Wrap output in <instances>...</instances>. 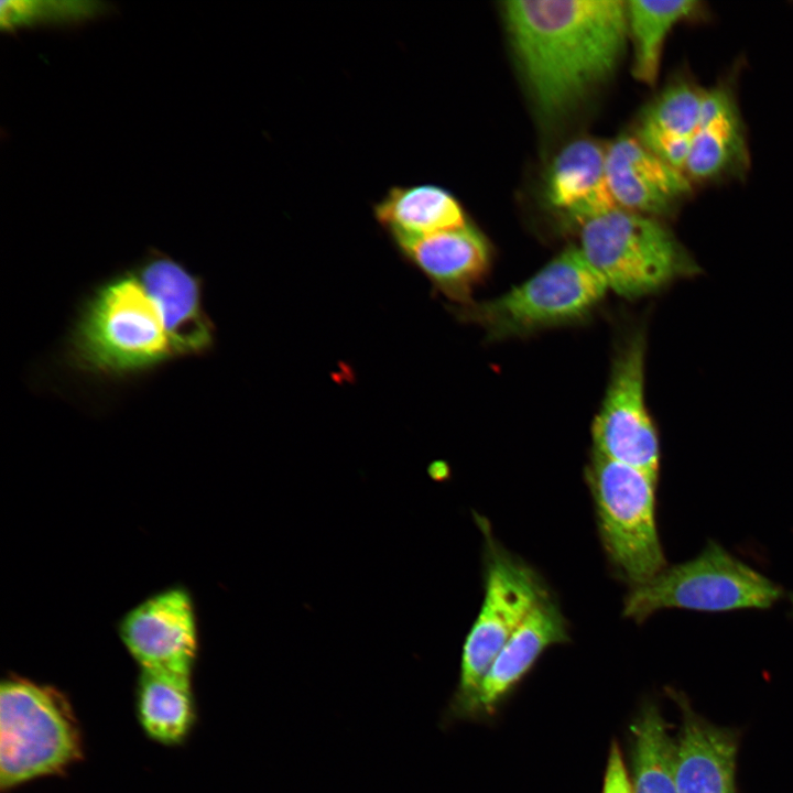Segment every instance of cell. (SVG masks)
<instances>
[{
	"label": "cell",
	"mask_w": 793,
	"mask_h": 793,
	"mask_svg": "<svg viewBox=\"0 0 793 793\" xmlns=\"http://www.w3.org/2000/svg\"><path fill=\"white\" fill-rule=\"evenodd\" d=\"M214 343L202 279L156 251L89 293L69 332L66 356L83 372L122 379L202 355Z\"/></svg>",
	"instance_id": "obj_1"
},
{
	"label": "cell",
	"mask_w": 793,
	"mask_h": 793,
	"mask_svg": "<svg viewBox=\"0 0 793 793\" xmlns=\"http://www.w3.org/2000/svg\"><path fill=\"white\" fill-rule=\"evenodd\" d=\"M502 12L531 99L546 119L569 113L605 83L628 40L621 0L507 1Z\"/></svg>",
	"instance_id": "obj_2"
},
{
	"label": "cell",
	"mask_w": 793,
	"mask_h": 793,
	"mask_svg": "<svg viewBox=\"0 0 793 793\" xmlns=\"http://www.w3.org/2000/svg\"><path fill=\"white\" fill-rule=\"evenodd\" d=\"M608 289L572 246L528 280L498 297L456 307V316L481 327L490 340L530 335L588 317Z\"/></svg>",
	"instance_id": "obj_3"
},
{
	"label": "cell",
	"mask_w": 793,
	"mask_h": 793,
	"mask_svg": "<svg viewBox=\"0 0 793 793\" xmlns=\"http://www.w3.org/2000/svg\"><path fill=\"white\" fill-rule=\"evenodd\" d=\"M72 706L56 688L11 676L0 686V785L58 774L82 758Z\"/></svg>",
	"instance_id": "obj_4"
},
{
	"label": "cell",
	"mask_w": 793,
	"mask_h": 793,
	"mask_svg": "<svg viewBox=\"0 0 793 793\" xmlns=\"http://www.w3.org/2000/svg\"><path fill=\"white\" fill-rule=\"evenodd\" d=\"M578 249L608 291L626 298L652 294L697 270L659 218L619 207L580 225Z\"/></svg>",
	"instance_id": "obj_5"
},
{
	"label": "cell",
	"mask_w": 793,
	"mask_h": 793,
	"mask_svg": "<svg viewBox=\"0 0 793 793\" xmlns=\"http://www.w3.org/2000/svg\"><path fill=\"white\" fill-rule=\"evenodd\" d=\"M606 555L632 587L666 568L655 524L656 480L591 450L585 468Z\"/></svg>",
	"instance_id": "obj_6"
},
{
	"label": "cell",
	"mask_w": 793,
	"mask_h": 793,
	"mask_svg": "<svg viewBox=\"0 0 793 793\" xmlns=\"http://www.w3.org/2000/svg\"><path fill=\"white\" fill-rule=\"evenodd\" d=\"M781 595L776 584L709 541L693 560L666 567L649 582L632 587L624 599L623 616L640 623L665 608L765 609Z\"/></svg>",
	"instance_id": "obj_7"
},
{
	"label": "cell",
	"mask_w": 793,
	"mask_h": 793,
	"mask_svg": "<svg viewBox=\"0 0 793 793\" xmlns=\"http://www.w3.org/2000/svg\"><path fill=\"white\" fill-rule=\"evenodd\" d=\"M484 528L480 518L477 517ZM486 529L484 601L463 647L456 707L474 711L497 655L530 611L548 595L539 574L498 545Z\"/></svg>",
	"instance_id": "obj_8"
},
{
	"label": "cell",
	"mask_w": 793,
	"mask_h": 793,
	"mask_svg": "<svg viewBox=\"0 0 793 793\" xmlns=\"http://www.w3.org/2000/svg\"><path fill=\"white\" fill-rule=\"evenodd\" d=\"M645 336L629 335L615 354L607 389L591 424L593 452L658 481L659 436L644 397Z\"/></svg>",
	"instance_id": "obj_9"
},
{
	"label": "cell",
	"mask_w": 793,
	"mask_h": 793,
	"mask_svg": "<svg viewBox=\"0 0 793 793\" xmlns=\"http://www.w3.org/2000/svg\"><path fill=\"white\" fill-rule=\"evenodd\" d=\"M119 634L141 670L192 675L197 628L186 590L171 588L145 599L123 617Z\"/></svg>",
	"instance_id": "obj_10"
},
{
	"label": "cell",
	"mask_w": 793,
	"mask_h": 793,
	"mask_svg": "<svg viewBox=\"0 0 793 793\" xmlns=\"http://www.w3.org/2000/svg\"><path fill=\"white\" fill-rule=\"evenodd\" d=\"M390 237L405 260L458 306L472 301V289L484 280L490 267V247L484 235L469 222L433 233H392Z\"/></svg>",
	"instance_id": "obj_11"
},
{
	"label": "cell",
	"mask_w": 793,
	"mask_h": 793,
	"mask_svg": "<svg viewBox=\"0 0 793 793\" xmlns=\"http://www.w3.org/2000/svg\"><path fill=\"white\" fill-rule=\"evenodd\" d=\"M606 170L617 207L655 218L673 213L692 189L684 172L654 154L637 135L623 134L609 144Z\"/></svg>",
	"instance_id": "obj_12"
},
{
	"label": "cell",
	"mask_w": 793,
	"mask_h": 793,
	"mask_svg": "<svg viewBox=\"0 0 793 793\" xmlns=\"http://www.w3.org/2000/svg\"><path fill=\"white\" fill-rule=\"evenodd\" d=\"M748 159L743 122L731 89L725 85L705 89L684 173L691 182H709L739 173Z\"/></svg>",
	"instance_id": "obj_13"
},
{
	"label": "cell",
	"mask_w": 793,
	"mask_h": 793,
	"mask_svg": "<svg viewBox=\"0 0 793 793\" xmlns=\"http://www.w3.org/2000/svg\"><path fill=\"white\" fill-rule=\"evenodd\" d=\"M545 196L552 208L579 225L616 208L607 177L606 149L590 139L566 144L550 165Z\"/></svg>",
	"instance_id": "obj_14"
},
{
	"label": "cell",
	"mask_w": 793,
	"mask_h": 793,
	"mask_svg": "<svg viewBox=\"0 0 793 793\" xmlns=\"http://www.w3.org/2000/svg\"><path fill=\"white\" fill-rule=\"evenodd\" d=\"M567 640L566 620L557 602L547 595L535 605L497 655L481 683L474 710H491L547 648Z\"/></svg>",
	"instance_id": "obj_15"
},
{
	"label": "cell",
	"mask_w": 793,
	"mask_h": 793,
	"mask_svg": "<svg viewBox=\"0 0 793 793\" xmlns=\"http://www.w3.org/2000/svg\"><path fill=\"white\" fill-rule=\"evenodd\" d=\"M736 753L729 732L686 714L675 743L677 793H736Z\"/></svg>",
	"instance_id": "obj_16"
},
{
	"label": "cell",
	"mask_w": 793,
	"mask_h": 793,
	"mask_svg": "<svg viewBox=\"0 0 793 793\" xmlns=\"http://www.w3.org/2000/svg\"><path fill=\"white\" fill-rule=\"evenodd\" d=\"M704 90L688 80L672 83L648 106L639 124V140L682 172L697 129Z\"/></svg>",
	"instance_id": "obj_17"
},
{
	"label": "cell",
	"mask_w": 793,
	"mask_h": 793,
	"mask_svg": "<svg viewBox=\"0 0 793 793\" xmlns=\"http://www.w3.org/2000/svg\"><path fill=\"white\" fill-rule=\"evenodd\" d=\"M372 213L389 235L433 233L469 222L459 200L434 184L392 186L373 204Z\"/></svg>",
	"instance_id": "obj_18"
},
{
	"label": "cell",
	"mask_w": 793,
	"mask_h": 793,
	"mask_svg": "<svg viewBox=\"0 0 793 793\" xmlns=\"http://www.w3.org/2000/svg\"><path fill=\"white\" fill-rule=\"evenodd\" d=\"M191 676L141 670L135 709L143 731L152 740L177 745L191 732L196 717Z\"/></svg>",
	"instance_id": "obj_19"
},
{
	"label": "cell",
	"mask_w": 793,
	"mask_h": 793,
	"mask_svg": "<svg viewBox=\"0 0 793 793\" xmlns=\"http://www.w3.org/2000/svg\"><path fill=\"white\" fill-rule=\"evenodd\" d=\"M628 39L633 50L636 79L653 85L659 76L663 47L673 28L697 17L703 7L695 0L626 1Z\"/></svg>",
	"instance_id": "obj_20"
},
{
	"label": "cell",
	"mask_w": 793,
	"mask_h": 793,
	"mask_svg": "<svg viewBox=\"0 0 793 793\" xmlns=\"http://www.w3.org/2000/svg\"><path fill=\"white\" fill-rule=\"evenodd\" d=\"M633 793H677L675 782V742L669 736L659 710L644 708L632 727Z\"/></svg>",
	"instance_id": "obj_21"
},
{
	"label": "cell",
	"mask_w": 793,
	"mask_h": 793,
	"mask_svg": "<svg viewBox=\"0 0 793 793\" xmlns=\"http://www.w3.org/2000/svg\"><path fill=\"white\" fill-rule=\"evenodd\" d=\"M95 1H3L1 25L8 30L42 24H76L106 12Z\"/></svg>",
	"instance_id": "obj_22"
},
{
	"label": "cell",
	"mask_w": 793,
	"mask_h": 793,
	"mask_svg": "<svg viewBox=\"0 0 793 793\" xmlns=\"http://www.w3.org/2000/svg\"><path fill=\"white\" fill-rule=\"evenodd\" d=\"M602 793H633L632 781L627 772L617 742H612L610 747Z\"/></svg>",
	"instance_id": "obj_23"
},
{
	"label": "cell",
	"mask_w": 793,
	"mask_h": 793,
	"mask_svg": "<svg viewBox=\"0 0 793 793\" xmlns=\"http://www.w3.org/2000/svg\"><path fill=\"white\" fill-rule=\"evenodd\" d=\"M791 601H792V606H793V595H791Z\"/></svg>",
	"instance_id": "obj_24"
}]
</instances>
